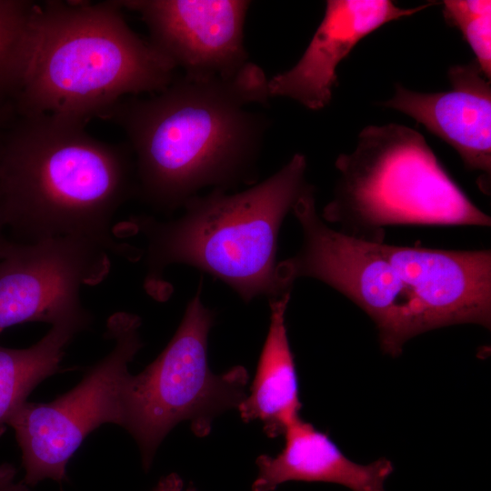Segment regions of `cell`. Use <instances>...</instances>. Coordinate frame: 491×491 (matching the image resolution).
Returning a JSON list of instances; mask_svg holds the SVG:
<instances>
[{
  "instance_id": "obj_16",
  "label": "cell",
  "mask_w": 491,
  "mask_h": 491,
  "mask_svg": "<svg viewBox=\"0 0 491 491\" xmlns=\"http://www.w3.org/2000/svg\"><path fill=\"white\" fill-rule=\"evenodd\" d=\"M90 322L89 313L59 321L27 348L0 346V437L34 388L60 370L66 346Z\"/></svg>"
},
{
  "instance_id": "obj_9",
  "label": "cell",
  "mask_w": 491,
  "mask_h": 491,
  "mask_svg": "<svg viewBox=\"0 0 491 491\" xmlns=\"http://www.w3.org/2000/svg\"><path fill=\"white\" fill-rule=\"evenodd\" d=\"M110 266L109 251L85 237L10 242L0 258V334L18 324L52 326L88 314L80 290L103 281Z\"/></svg>"
},
{
  "instance_id": "obj_10",
  "label": "cell",
  "mask_w": 491,
  "mask_h": 491,
  "mask_svg": "<svg viewBox=\"0 0 491 491\" xmlns=\"http://www.w3.org/2000/svg\"><path fill=\"white\" fill-rule=\"evenodd\" d=\"M123 9L136 12L149 41L184 75L231 77L250 62L244 26L250 5L240 0H128Z\"/></svg>"
},
{
  "instance_id": "obj_18",
  "label": "cell",
  "mask_w": 491,
  "mask_h": 491,
  "mask_svg": "<svg viewBox=\"0 0 491 491\" xmlns=\"http://www.w3.org/2000/svg\"><path fill=\"white\" fill-rule=\"evenodd\" d=\"M443 16L470 45L485 76L491 80V1L445 0Z\"/></svg>"
},
{
  "instance_id": "obj_4",
  "label": "cell",
  "mask_w": 491,
  "mask_h": 491,
  "mask_svg": "<svg viewBox=\"0 0 491 491\" xmlns=\"http://www.w3.org/2000/svg\"><path fill=\"white\" fill-rule=\"evenodd\" d=\"M306 157L295 154L277 172L236 193L212 189L183 205V214L162 221L152 215L130 217L125 229L146 241L144 286L158 301L172 288L163 275L183 264L226 284L246 303L269 301L286 293L276 278L278 236L286 216L311 186Z\"/></svg>"
},
{
  "instance_id": "obj_5",
  "label": "cell",
  "mask_w": 491,
  "mask_h": 491,
  "mask_svg": "<svg viewBox=\"0 0 491 491\" xmlns=\"http://www.w3.org/2000/svg\"><path fill=\"white\" fill-rule=\"evenodd\" d=\"M338 177L321 217L342 233L383 243L396 225L490 226L445 169L423 135L390 123L367 125L349 154L337 156Z\"/></svg>"
},
{
  "instance_id": "obj_15",
  "label": "cell",
  "mask_w": 491,
  "mask_h": 491,
  "mask_svg": "<svg viewBox=\"0 0 491 491\" xmlns=\"http://www.w3.org/2000/svg\"><path fill=\"white\" fill-rule=\"evenodd\" d=\"M291 295L269 301L270 322L256 373L237 406L245 422L260 421L276 437L299 417L301 404L294 356L287 337L286 314Z\"/></svg>"
},
{
  "instance_id": "obj_8",
  "label": "cell",
  "mask_w": 491,
  "mask_h": 491,
  "mask_svg": "<svg viewBox=\"0 0 491 491\" xmlns=\"http://www.w3.org/2000/svg\"><path fill=\"white\" fill-rule=\"evenodd\" d=\"M141 319L127 312L112 315L105 336L112 350L74 388L48 403L25 402L9 421L22 452L29 487L45 479L62 482L66 466L85 437L107 423L123 426L128 365L142 348Z\"/></svg>"
},
{
  "instance_id": "obj_3",
  "label": "cell",
  "mask_w": 491,
  "mask_h": 491,
  "mask_svg": "<svg viewBox=\"0 0 491 491\" xmlns=\"http://www.w3.org/2000/svg\"><path fill=\"white\" fill-rule=\"evenodd\" d=\"M119 1L35 4L16 115L86 123L126 95L155 94L175 78L174 63L126 24Z\"/></svg>"
},
{
  "instance_id": "obj_20",
  "label": "cell",
  "mask_w": 491,
  "mask_h": 491,
  "mask_svg": "<svg viewBox=\"0 0 491 491\" xmlns=\"http://www.w3.org/2000/svg\"><path fill=\"white\" fill-rule=\"evenodd\" d=\"M15 115V108L12 104L0 105V145L7 127L13 120V115Z\"/></svg>"
},
{
  "instance_id": "obj_19",
  "label": "cell",
  "mask_w": 491,
  "mask_h": 491,
  "mask_svg": "<svg viewBox=\"0 0 491 491\" xmlns=\"http://www.w3.org/2000/svg\"><path fill=\"white\" fill-rule=\"evenodd\" d=\"M0 491H30L29 486L16 479V468L10 463L0 465Z\"/></svg>"
},
{
  "instance_id": "obj_6",
  "label": "cell",
  "mask_w": 491,
  "mask_h": 491,
  "mask_svg": "<svg viewBox=\"0 0 491 491\" xmlns=\"http://www.w3.org/2000/svg\"><path fill=\"white\" fill-rule=\"evenodd\" d=\"M200 281L175 335L162 353L136 376L125 392V428L135 439L145 469L168 432L190 421L196 436H206L214 417L237 407L246 397L248 375L235 366L215 375L208 365L207 340L215 313L202 301Z\"/></svg>"
},
{
  "instance_id": "obj_21",
  "label": "cell",
  "mask_w": 491,
  "mask_h": 491,
  "mask_svg": "<svg viewBox=\"0 0 491 491\" xmlns=\"http://www.w3.org/2000/svg\"><path fill=\"white\" fill-rule=\"evenodd\" d=\"M182 488L183 482L181 478L175 474H171L160 480L153 491H182Z\"/></svg>"
},
{
  "instance_id": "obj_14",
  "label": "cell",
  "mask_w": 491,
  "mask_h": 491,
  "mask_svg": "<svg viewBox=\"0 0 491 491\" xmlns=\"http://www.w3.org/2000/svg\"><path fill=\"white\" fill-rule=\"evenodd\" d=\"M286 444L276 456H260L252 491H274L287 481L328 482L351 491H385L394 471L391 461L377 459L362 465L346 457L325 433L300 416L285 432Z\"/></svg>"
},
{
  "instance_id": "obj_7",
  "label": "cell",
  "mask_w": 491,
  "mask_h": 491,
  "mask_svg": "<svg viewBox=\"0 0 491 491\" xmlns=\"http://www.w3.org/2000/svg\"><path fill=\"white\" fill-rule=\"evenodd\" d=\"M302 243L279 261L276 278L286 293L302 277L316 279L341 293L375 323L380 347L399 356L405 344L425 333L422 312L411 290L379 248L332 228L317 213L311 186L292 209Z\"/></svg>"
},
{
  "instance_id": "obj_2",
  "label": "cell",
  "mask_w": 491,
  "mask_h": 491,
  "mask_svg": "<svg viewBox=\"0 0 491 491\" xmlns=\"http://www.w3.org/2000/svg\"><path fill=\"white\" fill-rule=\"evenodd\" d=\"M85 123L52 115H16L0 145V209L24 243L60 236L94 240L109 253L137 259L119 243L112 221L135 195L127 145L100 141Z\"/></svg>"
},
{
  "instance_id": "obj_1",
  "label": "cell",
  "mask_w": 491,
  "mask_h": 491,
  "mask_svg": "<svg viewBox=\"0 0 491 491\" xmlns=\"http://www.w3.org/2000/svg\"><path fill=\"white\" fill-rule=\"evenodd\" d=\"M268 79L249 63L231 77H175L147 98L130 96L100 118L119 125L135 156V195L171 214L206 187L254 185L270 98Z\"/></svg>"
},
{
  "instance_id": "obj_13",
  "label": "cell",
  "mask_w": 491,
  "mask_h": 491,
  "mask_svg": "<svg viewBox=\"0 0 491 491\" xmlns=\"http://www.w3.org/2000/svg\"><path fill=\"white\" fill-rule=\"evenodd\" d=\"M452 89L419 93L395 85L383 105L400 111L450 145L469 170L481 172V190L489 194L491 175V85L476 61L448 70Z\"/></svg>"
},
{
  "instance_id": "obj_22",
  "label": "cell",
  "mask_w": 491,
  "mask_h": 491,
  "mask_svg": "<svg viewBox=\"0 0 491 491\" xmlns=\"http://www.w3.org/2000/svg\"><path fill=\"white\" fill-rule=\"evenodd\" d=\"M5 227L6 226H5V221H4V218H3V215H2V212H1V209H0V258L3 256V254L5 253L6 247L8 246V245L10 243V241L5 239V237L4 236V229Z\"/></svg>"
},
{
  "instance_id": "obj_17",
  "label": "cell",
  "mask_w": 491,
  "mask_h": 491,
  "mask_svg": "<svg viewBox=\"0 0 491 491\" xmlns=\"http://www.w3.org/2000/svg\"><path fill=\"white\" fill-rule=\"evenodd\" d=\"M35 3L0 0V105L14 104Z\"/></svg>"
},
{
  "instance_id": "obj_12",
  "label": "cell",
  "mask_w": 491,
  "mask_h": 491,
  "mask_svg": "<svg viewBox=\"0 0 491 491\" xmlns=\"http://www.w3.org/2000/svg\"><path fill=\"white\" fill-rule=\"evenodd\" d=\"M432 5L401 8L390 0L326 1L324 17L302 57L289 70L268 79L269 96L291 98L311 110L326 107L337 85L338 65L363 38Z\"/></svg>"
},
{
  "instance_id": "obj_11",
  "label": "cell",
  "mask_w": 491,
  "mask_h": 491,
  "mask_svg": "<svg viewBox=\"0 0 491 491\" xmlns=\"http://www.w3.org/2000/svg\"><path fill=\"white\" fill-rule=\"evenodd\" d=\"M416 297L425 332L453 325H491V251L444 250L378 243Z\"/></svg>"
}]
</instances>
